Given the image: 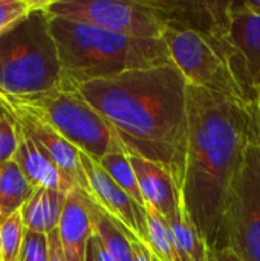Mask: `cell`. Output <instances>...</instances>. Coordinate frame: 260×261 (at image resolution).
I'll use <instances>...</instances> for the list:
<instances>
[{
	"label": "cell",
	"instance_id": "ba28073f",
	"mask_svg": "<svg viewBox=\"0 0 260 261\" xmlns=\"http://www.w3.org/2000/svg\"><path fill=\"white\" fill-rule=\"evenodd\" d=\"M162 40L167 44L173 64L190 86L244 101L242 92L211 35L192 29L166 28Z\"/></svg>",
	"mask_w": 260,
	"mask_h": 261
},
{
	"label": "cell",
	"instance_id": "f546056e",
	"mask_svg": "<svg viewBox=\"0 0 260 261\" xmlns=\"http://www.w3.org/2000/svg\"><path fill=\"white\" fill-rule=\"evenodd\" d=\"M84 261H92V258H90V254H89L87 251H86V260Z\"/></svg>",
	"mask_w": 260,
	"mask_h": 261
},
{
	"label": "cell",
	"instance_id": "d4e9b609",
	"mask_svg": "<svg viewBox=\"0 0 260 261\" xmlns=\"http://www.w3.org/2000/svg\"><path fill=\"white\" fill-rule=\"evenodd\" d=\"M87 252L90 254L92 261H115L113 257L109 254V251L106 249V246L103 245L101 239L95 232L87 243Z\"/></svg>",
	"mask_w": 260,
	"mask_h": 261
},
{
	"label": "cell",
	"instance_id": "484cf974",
	"mask_svg": "<svg viewBox=\"0 0 260 261\" xmlns=\"http://www.w3.org/2000/svg\"><path fill=\"white\" fill-rule=\"evenodd\" d=\"M48 242H49V261H67L57 229L48 234Z\"/></svg>",
	"mask_w": 260,
	"mask_h": 261
},
{
	"label": "cell",
	"instance_id": "52a82bcc",
	"mask_svg": "<svg viewBox=\"0 0 260 261\" xmlns=\"http://www.w3.org/2000/svg\"><path fill=\"white\" fill-rule=\"evenodd\" d=\"M46 11L136 38H162L167 28L152 0H48Z\"/></svg>",
	"mask_w": 260,
	"mask_h": 261
},
{
	"label": "cell",
	"instance_id": "8992f818",
	"mask_svg": "<svg viewBox=\"0 0 260 261\" xmlns=\"http://www.w3.org/2000/svg\"><path fill=\"white\" fill-rule=\"evenodd\" d=\"M222 237L244 261H260V124L228 190Z\"/></svg>",
	"mask_w": 260,
	"mask_h": 261
},
{
	"label": "cell",
	"instance_id": "4fadbf2b",
	"mask_svg": "<svg viewBox=\"0 0 260 261\" xmlns=\"http://www.w3.org/2000/svg\"><path fill=\"white\" fill-rule=\"evenodd\" d=\"M127 154L135 170L144 203L156 210L162 217L172 219L182 203V196L170 171L136 153L127 151Z\"/></svg>",
	"mask_w": 260,
	"mask_h": 261
},
{
	"label": "cell",
	"instance_id": "1f68e13d",
	"mask_svg": "<svg viewBox=\"0 0 260 261\" xmlns=\"http://www.w3.org/2000/svg\"><path fill=\"white\" fill-rule=\"evenodd\" d=\"M259 124H260V102H259Z\"/></svg>",
	"mask_w": 260,
	"mask_h": 261
},
{
	"label": "cell",
	"instance_id": "2e32d148",
	"mask_svg": "<svg viewBox=\"0 0 260 261\" xmlns=\"http://www.w3.org/2000/svg\"><path fill=\"white\" fill-rule=\"evenodd\" d=\"M35 188L28 182L18 164L12 159L0 165V225L20 213Z\"/></svg>",
	"mask_w": 260,
	"mask_h": 261
},
{
	"label": "cell",
	"instance_id": "4316f807",
	"mask_svg": "<svg viewBox=\"0 0 260 261\" xmlns=\"http://www.w3.org/2000/svg\"><path fill=\"white\" fill-rule=\"evenodd\" d=\"M132 248H133V261H153L152 251L139 239H132Z\"/></svg>",
	"mask_w": 260,
	"mask_h": 261
},
{
	"label": "cell",
	"instance_id": "7402d4cb",
	"mask_svg": "<svg viewBox=\"0 0 260 261\" xmlns=\"http://www.w3.org/2000/svg\"><path fill=\"white\" fill-rule=\"evenodd\" d=\"M48 0H0V35L17 26Z\"/></svg>",
	"mask_w": 260,
	"mask_h": 261
},
{
	"label": "cell",
	"instance_id": "d6986e66",
	"mask_svg": "<svg viewBox=\"0 0 260 261\" xmlns=\"http://www.w3.org/2000/svg\"><path fill=\"white\" fill-rule=\"evenodd\" d=\"M146 223L149 232V249L161 261H181L175 245L172 242V234L166 217H162L156 210L146 205Z\"/></svg>",
	"mask_w": 260,
	"mask_h": 261
},
{
	"label": "cell",
	"instance_id": "44dd1931",
	"mask_svg": "<svg viewBox=\"0 0 260 261\" xmlns=\"http://www.w3.org/2000/svg\"><path fill=\"white\" fill-rule=\"evenodd\" d=\"M25 234L21 213H15L0 225V261H20Z\"/></svg>",
	"mask_w": 260,
	"mask_h": 261
},
{
	"label": "cell",
	"instance_id": "83f0119b",
	"mask_svg": "<svg viewBox=\"0 0 260 261\" xmlns=\"http://www.w3.org/2000/svg\"><path fill=\"white\" fill-rule=\"evenodd\" d=\"M207 261H244L231 248H224L218 251H208Z\"/></svg>",
	"mask_w": 260,
	"mask_h": 261
},
{
	"label": "cell",
	"instance_id": "7a4b0ae2",
	"mask_svg": "<svg viewBox=\"0 0 260 261\" xmlns=\"http://www.w3.org/2000/svg\"><path fill=\"white\" fill-rule=\"evenodd\" d=\"M187 80L175 64L93 80L81 96L116 130L127 151L167 168L179 190L188 141Z\"/></svg>",
	"mask_w": 260,
	"mask_h": 261
},
{
	"label": "cell",
	"instance_id": "9c48e42d",
	"mask_svg": "<svg viewBox=\"0 0 260 261\" xmlns=\"http://www.w3.org/2000/svg\"><path fill=\"white\" fill-rule=\"evenodd\" d=\"M247 104L260 102V17L242 0L228 3V23L213 37Z\"/></svg>",
	"mask_w": 260,
	"mask_h": 261
},
{
	"label": "cell",
	"instance_id": "5bb4252c",
	"mask_svg": "<svg viewBox=\"0 0 260 261\" xmlns=\"http://www.w3.org/2000/svg\"><path fill=\"white\" fill-rule=\"evenodd\" d=\"M11 115V113H9ZM18 147L14 161L34 188H48L70 193L77 185L58 168L52 158L17 122Z\"/></svg>",
	"mask_w": 260,
	"mask_h": 261
},
{
	"label": "cell",
	"instance_id": "9a60e30c",
	"mask_svg": "<svg viewBox=\"0 0 260 261\" xmlns=\"http://www.w3.org/2000/svg\"><path fill=\"white\" fill-rule=\"evenodd\" d=\"M69 193L35 188L34 194L21 208V219L26 232L51 234L58 228Z\"/></svg>",
	"mask_w": 260,
	"mask_h": 261
},
{
	"label": "cell",
	"instance_id": "6da1fadb",
	"mask_svg": "<svg viewBox=\"0 0 260 261\" xmlns=\"http://www.w3.org/2000/svg\"><path fill=\"white\" fill-rule=\"evenodd\" d=\"M188 141L181 188L190 222L210 251L224 249L222 223L230 185L259 127V104L187 86Z\"/></svg>",
	"mask_w": 260,
	"mask_h": 261
},
{
	"label": "cell",
	"instance_id": "ffe728a7",
	"mask_svg": "<svg viewBox=\"0 0 260 261\" xmlns=\"http://www.w3.org/2000/svg\"><path fill=\"white\" fill-rule=\"evenodd\" d=\"M100 165L109 173V176L143 208H146L144 199L139 191L138 179L135 174V170L130 164L127 151H120V153H110L104 156L100 161Z\"/></svg>",
	"mask_w": 260,
	"mask_h": 261
},
{
	"label": "cell",
	"instance_id": "f1b7e54d",
	"mask_svg": "<svg viewBox=\"0 0 260 261\" xmlns=\"http://www.w3.org/2000/svg\"><path fill=\"white\" fill-rule=\"evenodd\" d=\"M242 3L248 11L260 17V0H242Z\"/></svg>",
	"mask_w": 260,
	"mask_h": 261
},
{
	"label": "cell",
	"instance_id": "277c9868",
	"mask_svg": "<svg viewBox=\"0 0 260 261\" xmlns=\"http://www.w3.org/2000/svg\"><path fill=\"white\" fill-rule=\"evenodd\" d=\"M46 5L0 35V93L9 98H34L64 83Z\"/></svg>",
	"mask_w": 260,
	"mask_h": 261
},
{
	"label": "cell",
	"instance_id": "d6a6232c",
	"mask_svg": "<svg viewBox=\"0 0 260 261\" xmlns=\"http://www.w3.org/2000/svg\"><path fill=\"white\" fill-rule=\"evenodd\" d=\"M2 109H3V106H2V102H0V110H2Z\"/></svg>",
	"mask_w": 260,
	"mask_h": 261
},
{
	"label": "cell",
	"instance_id": "8fae6325",
	"mask_svg": "<svg viewBox=\"0 0 260 261\" xmlns=\"http://www.w3.org/2000/svg\"><path fill=\"white\" fill-rule=\"evenodd\" d=\"M2 106L11 113L14 121L52 158L58 168L81 190L89 191L87 179L81 167L80 150L75 148L67 139H64L49 122L28 110L15 99L0 93Z\"/></svg>",
	"mask_w": 260,
	"mask_h": 261
},
{
	"label": "cell",
	"instance_id": "603a6c76",
	"mask_svg": "<svg viewBox=\"0 0 260 261\" xmlns=\"http://www.w3.org/2000/svg\"><path fill=\"white\" fill-rule=\"evenodd\" d=\"M18 147V133L14 118L3 107L0 110V165L15 158Z\"/></svg>",
	"mask_w": 260,
	"mask_h": 261
},
{
	"label": "cell",
	"instance_id": "3957f363",
	"mask_svg": "<svg viewBox=\"0 0 260 261\" xmlns=\"http://www.w3.org/2000/svg\"><path fill=\"white\" fill-rule=\"evenodd\" d=\"M64 83L78 87L130 70L173 64L162 38H136L89 23L51 17Z\"/></svg>",
	"mask_w": 260,
	"mask_h": 261
},
{
	"label": "cell",
	"instance_id": "7c38bea8",
	"mask_svg": "<svg viewBox=\"0 0 260 261\" xmlns=\"http://www.w3.org/2000/svg\"><path fill=\"white\" fill-rule=\"evenodd\" d=\"M58 237L67 261H84L87 243L93 236L92 197L81 188H74L58 223Z\"/></svg>",
	"mask_w": 260,
	"mask_h": 261
},
{
	"label": "cell",
	"instance_id": "30bf717a",
	"mask_svg": "<svg viewBox=\"0 0 260 261\" xmlns=\"http://www.w3.org/2000/svg\"><path fill=\"white\" fill-rule=\"evenodd\" d=\"M80 161L87 179V194L104 210L118 225L149 245V232L146 223V208L136 203L110 176L109 173L87 154L80 151Z\"/></svg>",
	"mask_w": 260,
	"mask_h": 261
},
{
	"label": "cell",
	"instance_id": "e0dca14e",
	"mask_svg": "<svg viewBox=\"0 0 260 261\" xmlns=\"http://www.w3.org/2000/svg\"><path fill=\"white\" fill-rule=\"evenodd\" d=\"M172 234V242L181 261H207L208 246L188 219L184 202L172 219H166Z\"/></svg>",
	"mask_w": 260,
	"mask_h": 261
},
{
	"label": "cell",
	"instance_id": "cb8c5ba5",
	"mask_svg": "<svg viewBox=\"0 0 260 261\" xmlns=\"http://www.w3.org/2000/svg\"><path fill=\"white\" fill-rule=\"evenodd\" d=\"M20 261H49L48 236L38 232H26Z\"/></svg>",
	"mask_w": 260,
	"mask_h": 261
},
{
	"label": "cell",
	"instance_id": "5b68a950",
	"mask_svg": "<svg viewBox=\"0 0 260 261\" xmlns=\"http://www.w3.org/2000/svg\"><path fill=\"white\" fill-rule=\"evenodd\" d=\"M15 101L49 122L75 148L97 162L110 153L127 151L112 124L70 84L63 83L43 95Z\"/></svg>",
	"mask_w": 260,
	"mask_h": 261
},
{
	"label": "cell",
	"instance_id": "ac0fdd59",
	"mask_svg": "<svg viewBox=\"0 0 260 261\" xmlns=\"http://www.w3.org/2000/svg\"><path fill=\"white\" fill-rule=\"evenodd\" d=\"M93 232L101 239L103 245L115 261H133L132 239H138L118 225L104 210L92 200Z\"/></svg>",
	"mask_w": 260,
	"mask_h": 261
},
{
	"label": "cell",
	"instance_id": "4dcf8cb0",
	"mask_svg": "<svg viewBox=\"0 0 260 261\" xmlns=\"http://www.w3.org/2000/svg\"><path fill=\"white\" fill-rule=\"evenodd\" d=\"M152 255H153V254H152ZM153 261H161V260H159L158 257H155V255H153Z\"/></svg>",
	"mask_w": 260,
	"mask_h": 261
}]
</instances>
